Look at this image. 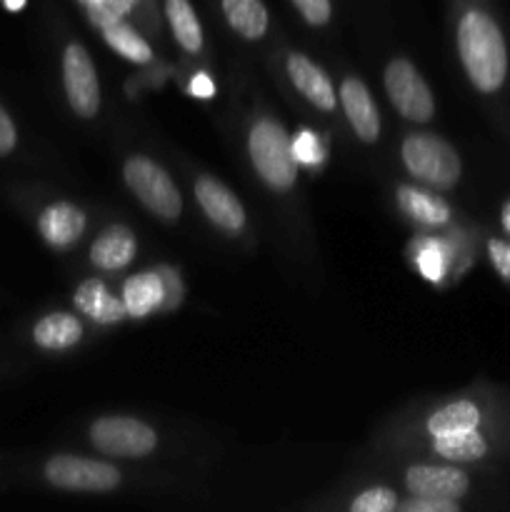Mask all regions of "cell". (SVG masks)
Segmentation results:
<instances>
[{
  "label": "cell",
  "instance_id": "obj_1",
  "mask_svg": "<svg viewBox=\"0 0 510 512\" xmlns=\"http://www.w3.org/2000/svg\"><path fill=\"white\" fill-rule=\"evenodd\" d=\"M458 50L470 83L495 93L508 78V48L498 23L483 10H468L458 25Z\"/></svg>",
  "mask_w": 510,
  "mask_h": 512
},
{
  "label": "cell",
  "instance_id": "obj_2",
  "mask_svg": "<svg viewBox=\"0 0 510 512\" xmlns=\"http://www.w3.org/2000/svg\"><path fill=\"white\" fill-rule=\"evenodd\" d=\"M250 158L260 178L275 190H288L298 178V160L293 155V140L275 120L263 118L250 130Z\"/></svg>",
  "mask_w": 510,
  "mask_h": 512
},
{
  "label": "cell",
  "instance_id": "obj_3",
  "mask_svg": "<svg viewBox=\"0 0 510 512\" xmlns=\"http://www.w3.org/2000/svg\"><path fill=\"white\" fill-rule=\"evenodd\" d=\"M403 163L423 183L433 185V188L448 190L460 180V165L458 153L450 143L433 133H413L403 140Z\"/></svg>",
  "mask_w": 510,
  "mask_h": 512
},
{
  "label": "cell",
  "instance_id": "obj_4",
  "mask_svg": "<svg viewBox=\"0 0 510 512\" xmlns=\"http://www.w3.org/2000/svg\"><path fill=\"white\" fill-rule=\"evenodd\" d=\"M125 183L133 190L135 198L163 220H178L183 213V198H180L178 188L170 180L160 165H155L150 158L143 155H133L123 168Z\"/></svg>",
  "mask_w": 510,
  "mask_h": 512
},
{
  "label": "cell",
  "instance_id": "obj_5",
  "mask_svg": "<svg viewBox=\"0 0 510 512\" xmlns=\"http://www.w3.org/2000/svg\"><path fill=\"white\" fill-rule=\"evenodd\" d=\"M385 93L403 118L415 123H428L433 118V95L410 60L398 58L385 68Z\"/></svg>",
  "mask_w": 510,
  "mask_h": 512
},
{
  "label": "cell",
  "instance_id": "obj_6",
  "mask_svg": "<svg viewBox=\"0 0 510 512\" xmlns=\"http://www.w3.org/2000/svg\"><path fill=\"white\" fill-rule=\"evenodd\" d=\"M95 448L113 458H143L153 453L158 435L150 425L135 418H100L90 428Z\"/></svg>",
  "mask_w": 510,
  "mask_h": 512
},
{
  "label": "cell",
  "instance_id": "obj_7",
  "mask_svg": "<svg viewBox=\"0 0 510 512\" xmlns=\"http://www.w3.org/2000/svg\"><path fill=\"white\" fill-rule=\"evenodd\" d=\"M45 478L55 488L63 490H90V493H108L118 488L120 473L108 463L75 458V455H55L45 465Z\"/></svg>",
  "mask_w": 510,
  "mask_h": 512
},
{
  "label": "cell",
  "instance_id": "obj_8",
  "mask_svg": "<svg viewBox=\"0 0 510 512\" xmlns=\"http://www.w3.org/2000/svg\"><path fill=\"white\" fill-rule=\"evenodd\" d=\"M63 83L68 103L80 118H95L100 110V85L95 65L83 45L73 43L63 55Z\"/></svg>",
  "mask_w": 510,
  "mask_h": 512
},
{
  "label": "cell",
  "instance_id": "obj_9",
  "mask_svg": "<svg viewBox=\"0 0 510 512\" xmlns=\"http://www.w3.org/2000/svg\"><path fill=\"white\" fill-rule=\"evenodd\" d=\"M195 198H198L205 215H208L218 228H223L225 233H238V230H243V205H240V200L235 198L223 183L203 175V178H198V183H195Z\"/></svg>",
  "mask_w": 510,
  "mask_h": 512
},
{
  "label": "cell",
  "instance_id": "obj_10",
  "mask_svg": "<svg viewBox=\"0 0 510 512\" xmlns=\"http://www.w3.org/2000/svg\"><path fill=\"white\" fill-rule=\"evenodd\" d=\"M405 485L413 495L420 498L458 500L468 493V475L455 468H433V465H418L405 475Z\"/></svg>",
  "mask_w": 510,
  "mask_h": 512
},
{
  "label": "cell",
  "instance_id": "obj_11",
  "mask_svg": "<svg viewBox=\"0 0 510 512\" xmlns=\"http://www.w3.org/2000/svg\"><path fill=\"white\" fill-rule=\"evenodd\" d=\"M340 103L355 135L363 143H375L380 138V113L370 90L358 78H345L340 85Z\"/></svg>",
  "mask_w": 510,
  "mask_h": 512
},
{
  "label": "cell",
  "instance_id": "obj_12",
  "mask_svg": "<svg viewBox=\"0 0 510 512\" xmlns=\"http://www.w3.org/2000/svg\"><path fill=\"white\" fill-rule=\"evenodd\" d=\"M288 75L293 80L295 88L315 105V108L335 110V90L333 83H330L328 75L318 68L310 58H305L303 53H293L288 58Z\"/></svg>",
  "mask_w": 510,
  "mask_h": 512
},
{
  "label": "cell",
  "instance_id": "obj_13",
  "mask_svg": "<svg viewBox=\"0 0 510 512\" xmlns=\"http://www.w3.org/2000/svg\"><path fill=\"white\" fill-rule=\"evenodd\" d=\"M40 235L53 248H68L83 235L85 213L73 203H55L43 210L38 220Z\"/></svg>",
  "mask_w": 510,
  "mask_h": 512
},
{
  "label": "cell",
  "instance_id": "obj_14",
  "mask_svg": "<svg viewBox=\"0 0 510 512\" xmlns=\"http://www.w3.org/2000/svg\"><path fill=\"white\" fill-rule=\"evenodd\" d=\"M73 300H75V308H78L80 313L88 315V318H93L95 323L113 325V323H120V320L128 315L125 313L123 300L113 298L110 290L95 278L80 283V288L75 290Z\"/></svg>",
  "mask_w": 510,
  "mask_h": 512
},
{
  "label": "cell",
  "instance_id": "obj_15",
  "mask_svg": "<svg viewBox=\"0 0 510 512\" xmlns=\"http://www.w3.org/2000/svg\"><path fill=\"white\" fill-rule=\"evenodd\" d=\"M135 248V235L123 225H113L93 243L90 260L100 270H123L135 258Z\"/></svg>",
  "mask_w": 510,
  "mask_h": 512
},
{
  "label": "cell",
  "instance_id": "obj_16",
  "mask_svg": "<svg viewBox=\"0 0 510 512\" xmlns=\"http://www.w3.org/2000/svg\"><path fill=\"white\" fill-rule=\"evenodd\" d=\"M165 300V285L160 273L150 270V273L133 275V278L125 280L123 285V305L125 313L133 315V318H145L148 313H153L155 308H163Z\"/></svg>",
  "mask_w": 510,
  "mask_h": 512
},
{
  "label": "cell",
  "instance_id": "obj_17",
  "mask_svg": "<svg viewBox=\"0 0 510 512\" xmlns=\"http://www.w3.org/2000/svg\"><path fill=\"white\" fill-rule=\"evenodd\" d=\"M83 338V325L70 313H50L38 320L33 330V340L45 350L73 348Z\"/></svg>",
  "mask_w": 510,
  "mask_h": 512
},
{
  "label": "cell",
  "instance_id": "obj_18",
  "mask_svg": "<svg viewBox=\"0 0 510 512\" xmlns=\"http://www.w3.org/2000/svg\"><path fill=\"white\" fill-rule=\"evenodd\" d=\"M223 13L230 28L248 40L263 38L268 30V10L263 0H223Z\"/></svg>",
  "mask_w": 510,
  "mask_h": 512
},
{
  "label": "cell",
  "instance_id": "obj_19",
  "mask_svg": "<svg viewBox=\"0 0 510 512\" xmlns=\"http://www.w3.org/2000/svg\"><path fill=\"white\" fill-rule=\"evenodd\" d=\"M398 203L410 218L420 220L425 225H445L450 220V210L443 198L433 193H425L420 188H410V185H400Z\"/></svg>",
  "mask_w": 510,
  "mask_h": 512
},
{
  "label": "cell",
  "instance_id": "obj_20",
  "mask_svg": "<svg viewBox=\"0 0 510 512\" xmlns=\"http://www.w3.org/2000/svg\"><path fill=\"white\" fill-rule=\"evenodd\" d=\"M480 425V410L470 400H455V403L445 405L438 413L430 415L428 420V433L433 438L440 435H453L465 433V430H478Z\"/></svg>",
  "mask_w": 510,
  "mask_h": 512
},
{
  "label": "cell",
  "instance_id": "obj_21",
  "mask_svg": "<svg viewBox=\"0 0 510 512\" xmlns=\"http://www.w3.org/2000/svg\"><path fill=\"white\" fill-rule=\"evenodd\" d=\"M165 15H168L170 30L180 48L188 53H198L203 48V30H200V20L190 0H165Z\"/></svg>",
  "mask_w": 510,
  "mask_h": 512
},
{
  "label": "cell",
  "instance_id": "obj_22",
  "mask_svg": "<svg viewBox=\"0 0 510 512\" xmlns=\"http://www.w3.org/2000/svg\"><path fill=\"white\" fill-rule=\"evenodd\" d=\"M103 35L105 43H108L115 53L133 60V63H150V60H153L150 45L145 43L130 25L120 23V20H110V23L103 25Z\"/></svg>",
  "mask_w": 510,
  "mask_h": 512
},
{
  "label": "cell",
  "instance_id": "obj_23",
  "mask_svg": "<svg viewBox=\"0 0 510 512\" xmlns=\"http://www.w3.org/2000/svg\"><path fill=\"white\" fill-rule=\"evenodd\" d=\"M435 440V453L443 455L448 460H458V463H470V460H480L488 453V443L480 438L475 430H465V433L440 435Z\"/></svg>",
  "mask_w": 510,
  "mask_h": 512
},
{
  "label": "cell",
  "instance_id": "obj_24",
  "mask_svg": "<svg viewBox=\"0 0 510 512\" xmlns=\"http://www.w3.org/2000/svg\"><path fill=\"white\" fill-rule=\"evenodd\" d=\"M398 508V498H395L393 490L388 488H373L365 490L360 498L353 500L350 510L353 512H390Z\"/></svg>",
  "mask_w": 510,
  "mask_h": 512
},
{
  "label": "cell",
  "instance_id": "obj_25",
  "mask_svg": "<svg viewBox=\"0 0 510 512\" xmlns=\"http://www.w3.org/2000/svg\"><path fill=\"white\" fill-rule=\"evenodd\" d=\"M418 268L428 280H440L445 273V258L435 243H425L418 253Z\"/></svg>",
  "mask_w": 510,
  "mask_h": 512
},
{
  "label": "cell",
  "instance_id": "obj_26",
  "mask_svg": "<svg viewBox=\"0 0 510 512\" xmlns=\"http://www.w3.org/2000/svg\"><path fill=\"white\" fill-rule=\"evenodd\" d=\"M293 155L298 163H305V165H315L323 160V148H320L318 138H315L310 130H303V133L295 138L293 143Z\"/></svg>",
  "mask_w": 510,
  "mask_h": 512
},
{
  "label": "cell",
  "instance_id": "obj_27",
  "mask_svg": "<svg viewBox=\"0 0 510 512\" xmlns=\"http://www.w3.org/2000/svg\"><path fill=\"white\" fill-rule=\"evenodd\" d=\"M403 512H458V500H440V498H420L415 495L413 500L400 505Z\"/></svg>",
  "mask_w": 510,
  "mask_h": 512
},
{
  "label": "cell",
  "instance_id": "obj_28",
  "mask_svg": "<svg viewBox=\"0 0 510 512\" xmlns=\"http://www.w3.org/2000/svg\"><path fill=\"white\" fill-rule=\"evenodd\" d=\"M310 25H325L330 20V0H293Z\"/></svg>",
  "mask_w": 510,
  "mask_h": 512
},
{
  "label": "cell",
  "instance_id": "obj_29",
  "mask_svg": "<svg viewBox=\"0 0 510 512\" xmlns=\"http://www.w3.org/2000/svg\"><path fill=\"white\" fill-rule=\"evenodd\" d=\"M138 0H98V13L93 10V20H98L100 25L110 23V20H118L120 15L128 13Z\"/></svg>",
  "mask_w": 510,
  "mask_h": 512
},
{
  "label": "cell",
  "instance_id": "obj_30",
  "mask_svg": "<svg viewBox=\"0 0 510 512\" xmlns=\"http://www.w3.org/2000/svg\"><path fill=\"white\" fill-rule=\"evenodd\" d=\"M488 255H490V263L495 265L500 275L510 283V245L505 240L493 238L488 243Z\"/></svg>",
  "mask_w": 510,
  "mask_h": 512
},
{
  "label": "cell",
  "instance_id": "obj_31",
  "mask_svg": "<svg viewBox=\"0 0 510 512\" xmlns=\"http://www.w3.org/2000/svg\"><path fill=\"white\" fill-rule=\"evenodd\" d=\"M15 143H18V133H15L13 120L0 108V155H8L15 148Z\"/></svg>",
  "mask_w": 510,
  "mask_h": 512
},
{
  "label": "cell",
  "instance_id": "obj_32",
  "mask_svg": "<svg viewBox=\"0 0 510 512\" xmlns=\"http://www.w3.org/2000/svg\"><path fill=\"white\" fill-rule=\"evenodd\" d=\"M160 278H163L165 285V300H163V308H173V305L180 303V293H173V288H180V280L173 270H158Z\"/></svg>",
  "mask_w": 510,
  "mask_h": 512
},
{
  "label": "cell",
  "instance_id": "obj_33",
  "mask_svg": "<svg viewBox=\"0 0 510 512\" xmlns=\"http://www.w3.org/2000/svg\"><path fill=\"white\" fill-rule=\"evenodd\" d=\"M188 90H190V95H195V98H213L215 83L205 73H198L193 80H190Z\"/></svg>",
  "mask_w": 510,
  "mask_h": 512
},
{
  "label": "cell",
  "instance_id": "obj_34",
  "mask_svg": "<svg viewBox=\"0 0 510 512\" xmlns=\"http://www.w3.org/2000/svg\"><path fill=\"white\" fill-rule=\"evenodd\" d=\"M500 220H503L505 233H510V200L503 205V215H500Z\"/></svg>",
  "mask_w": 510,
  "mask_h": 512
},
{
  "label": "cell",
  "instance_id": "obj_35",
  "mask_svg": "<svg viewBox=\"0 0 510 512\" xmlns=\"http://www.w3.org/2000/svg\"><path fill=\"white\" fill-rule=\"evenodd\" d=\"M5 5H8L10 10H20L25 5V0H5Z\"/></svg>",
  "mask_w": 510,
  "mask_h": 512
}]
</instances>
